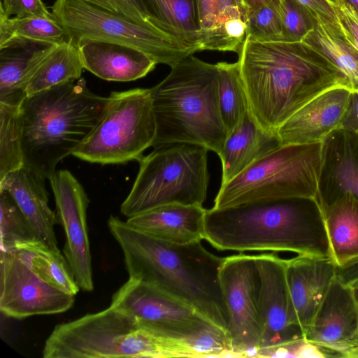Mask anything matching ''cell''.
<instances>
[{"label": "cell", "instance_id": "6da1fadb", "mask_svg": "<svg viewBox=\"0 0 358 358\" xmlns=\"http://www.w3.org/2000/svg\"><path fill=\"white\" fill-rule=\"evenodd\" d=\"M249 110L266 131L280 126L322 93L350 84L329 60L303 41L261 42L245 38L238 52Z\"/></svg>", "mask_w": 358, "mask_h": 358}, {"label": "cell", "instance_id": "7a4b0ae2", "mask_svg": "<svg viewBox=\"0 0 358 358\" xmlns=\"http://www.w3.org/2000/svg\"><path fill=\"white\" fill-rule=\"evenodd\" d=\"M107 224L122 251L129 278L189 305L227 333L229 313L220 280L224 257L209 252L201 241L177 244L159 240L116 216L110 215Z\"/></svg>", "mask_w": 358, "mask_h": 358}, {"label": "cell", "instance_id": "3957f363", "mask_svg": "<svg viewBox=\"0 0 358 358\" xmlns=\"http://www.w3.org/2000/svg\"><path fill=\"white\" fill-rule=\"evenodd\" d=\"M203 239L218 250L331 258L320 195L206 209Z\"/></svg>", "mask_w": 358, "mask_h": 358}, {"label": "cell", "instance_id": "277c9868", "mask_svg": "<svg viewBox=\"0 0 358 358\" xmlns=\"http://www.w3.org/2000/svg\"><path fill=\"white\" fill-rule=\"evenodd\" d=\"M108 100L83 78L27 96L21 104L24 164L48 180L97 125Z\"/></svg>", "mask_w": 358, "mask_h": 358}, {"label": "cell", "instance_id": "5b68a950", "mask_svg": "<svg viewBox=\"0 0 358 358\" xmlns=\"http://www.w3.org/2000/svg\"><path fill=\"white\" fill-rule=\"evenodd\" d=\"M150 92L156 122L154 149L190 143L219 155L227 132L219 108L216 64L190 55Z\"/></svg>", "mask_w": 358, "mask_h": 358}, {"label": "cell", "instance_id": "8992f818", "mask_svg": "<svg viewBox=\"0 0 358 358\" xmlns=\"http://www.w3.org/2000/svg\"><path fill=\"white\" fill-rule=\"evenodd\" d=\"M326 141L280 145L220 185L213 208L289 199L316 200L322 194Z\"/></svg>", "mask_w": 358, "mask_h": 358}, {"label": "cell", "instance_id": "52a82bcc", "mask_svg": "<svg viewBox=\"0 0 358 358\" xmlns=\"http://www.w3.org/2000/svg\"><path fill=\"white\" fill-rule=\"evenodd\" d=\"M42 352L44 358H164L151 326L110 306L55 326Z\"/></svg>", "mask_w": 358, "mask_h": 358}, {"label": "cell", "instance_id": "ba28073f", "mask_svg": "<svg viewBox=\"0 0 358 358\" xmlns=\"http://www.w3.org/2000/svg\"><path fill=\"white\" fill-rule=\"evenodd\" d=\"M208 151L198 145L173 143L143 156L120 213L129 218L168 204L203 206L210 179Z\"/></svg>", "mask_w": 358, "mask_h": 358}, {"label": "cell", "instance_id": "9c48e42d", "mask_svg": "<svg viewBox=\"0 0 358 358\" xmlns=\"http://www.w3.org/2000/svg\"><path fill=\"white\" fill-rule=\"evenodd\" d=\"M108 98L102 118L71 155L102 165L139 162L156 136L150 88L113 92Z\"/></svg>", "mask_w": 358, "mask_h": 358}, {"label": "cell", "instance_id": "30bf717a", "mask_svg": "<svg viewBox=\"0 0 358 358\" xmlns=\"http://www.w3.org/2000/svg\"><path fill=\"white\" fill-rule=\"evenodd\" d=\"M52 13L76 47L84 39L108 41L137 49L171 68L195 52L164 32L82 0H56Z\"/></svg>", "mask_w": 358, "mask_h": 358}, {"label": "cell", "instance_id": "8fae6325", "mask_svg": "<svg viewBox=\"0 0 358 358\" xmlns=\"http://www.w3.org/2000/svg\"><path fill=\"white\" fill-rule=\"evenodd\" d=\"M220 280L229 313L227 331L235 357H257L264 336L255 255L224 257Z\"/></svg>", "mask_w": 358, "mask_h": 358}, {"label": "cell", "instance_id": "7c38bea8", "mask_svg": "<svg viewBox=\"0 0 358 358\" xmlns=\"http://www.w3.org/2000/svg\"><path fill=\"white\" fill-rule=\"evenodd\" d=\"M75 295L43 279L14 248L0 252V310L22 319L69 310Z\"/></svg>", "mask_w": 358, "mask_h": 358}, {"label": "cell", "instance_id": "4fadbf2b", "mask_svg": "<svg viewBox=\"0 0 358 358\" xmlns=\"http://www.w3.org/2000/svg\"><path fill=\"white\" fill-rule=\"evenodd\" d=\"M286 260L275 252L255 255L259 277L258 303L264 325L259 357H269L276 348L304 338L289 294Z\"/></svg>", "mask_w": 358, "mask_h": 358}, {"label": "cell", "instance_id": "5bb4252c", "mask_svg": "<svg viewBox=\"0 0 358 358\" xmlns=\"http://www.w3.org/2000/svg\"><path fill=\"white\" fill-rule=\"evenodd\" d=\"M53 192L57 222L65 234L63 248L80 289H94L87 210L90 199L84 187L68 170L56 171L48 179Z\"/></svg>", "mask_w": 358, "mask_h": 358}, {"label": "cell", "instance_id": "9a60e30c", "mask_svg": "<svg viewBox=\"0 0 358 358\" xmlns=\"http://www.w3.org/2000/svg\"><path fill=\"white\" fill-rule=\"evenodd\" d=\"M110 306L146 322L166 338L212 324L189 305L131 278L113 294Z\"/></svg>", "mask_w": 358, "mask_h": 358}, {"label": "cell", "instance_id": "2e32d148", "mask_svg": "<svg viewBox=\"0 0 358 358\" xmlns=\"http://www.w3.org/2000/svg\"><path fill=\"white\" fill-rule=\"evenodd\" d=\"M304 338L330 357H346L358 345V305L354 289L336 275Z\"/></svg>", "mask_w": 358, "mask_h": 358}, {"label": "cell", "instance_id": "e0dca14e", "mask_svg": "<svg viewBox=\"0 0 358 358\" xmlns=\"http://www.w3.org/2000/svg\"><path fill=\"white\" fill-rule=\"evenodd\" d=\"M352 93L348 87H334L308 102L276 131L281 145L326 141L339 131Z\"/></svg>", "mask_w": 358, "mask_h": 358}, {"label": "cell", "instance_id": "ac0fdd59", "mask_svg": "<svg viewBox=\"0 0 358 358\" xmlns=\"http://www.w3.org/2000/svg\"><path fill=\"white\" fill-rule=\"evenodd\" d=\"M336 275L331 257L297 255L286 260L289 294L303 336Z\"/></svg>", "mask_w": 358, "mask_h": 358}, {"label": "cell", "instance_id": "d6986e66", "mask_svg": "<svg viewBox=\"0 0 358 358\" xmlns=\"http://www.w3.org/2000/svg\"><path fill=\"white\" fill-rule=\"evenodd\" d=\"M43 176L24 164L0 181V189L13 197L29 222L35 239L58 249L55 232L57 215L48 205V192Z\"/></svg>", "mask_w": 358, "mask_h": 358}, {"label": "cell", "instance_id": "ffe728a7", "mask_svg": "<svg viewBox=\"0 0 358 358\" xmlns=\"http://www.w3.org/2000/svg\"><path fill=\"white\" fill-rule=\"evenodd\" d=\"M76 47L84 69L107 81H134L147 76L157 65L144 52L119 43L84 39Z\"/></svg>", "mask_w": 358, "mask_h": 358}, {"label": "cell", "instance_id": "44dd1931", "mask_svg": "<svg viewBox=\"0 0 358 358\" xmlns=\"http://www.w3.org/2000/svg\"><path fill=\"white\" fill-rule=\"evenodd\" d=\"M199 51L238 53L246 38L248 10L242 0H197Z\"/></svg>", "mask_w": 358, "mask_h": 358}, {"label": "cell", "instance_id": "7402d4cb", "mask_svg": "<svg viewBox=\"0 0 358 358\" xmlns=\"http://www.w3.org/2000/svg\"><path fill=\"white\" fill-rule=\"evenodd\" d=\"M206 212L201 205L168 204L129 217L126 222L159 240L189 244L203 239Z\"/></svg>", "mask_w": 358, "mask_h": 358}, {"label": "cell", "instance_id": "603a6c76", "mask_svg": "<svg viewBox=\"0 0 358 358\" xmlns=\"http://www.w3.org/2000/svg\"><path fill=\"white\" fill-rule=\"evenodd\" d=\"M280 145L276 133L259 127L249 110L242 122L227 135L218 155L222 164L221 185Z\"/></svg>", "mask_w": 358, "mask_h": 358}, {"label": "cell", "instance_id": "cb8c5ba5", "mask_svg": "<svg viewBox=\"0 0 358 358\" xmlns=\"http://www.w3.org/2000/svg\"><path fill=\"white\" fill-rule=\"evenodd\" d=\"M331 259L341 266L358 257V199L342 192L331 202L320 196Z\"/></svg>", "mask_w": 358, "mask_h": 358}, {"label": "cell", "instance_id": "d4e9b609", "mask_svg": "<svg viewBox=\"0 0 358 358\" xmlns=\"http://www.w3.org/2000/svg\"><path fill=\"white\" fill-rule=\"evenodd\" d=\"M56 45L29 43L0 49V102L22 104L32 73Z\"/></svg>", "mask_w": 358, "mask_h": 358}, {"label": "cell", "instance_id": "484cf974", "mask_svg": "<svg viewBox=\"0 0 358 358\" xmlns=\"http://www.w3.org/2000/svg\"><path fill=\"white\" fill-rule=\"evenodd\" d=\"M150 22L185 48L199 51L197 0H142Z\"/></svg>", "mask_w": 358, "mask_h": 358}, {"label": "cell", "instance_id": "4316f807", "mask_svg": "<svg viewBox=\"0 0 358 358\" xmlns=\"http://www.w3.org/2000/svg\"><path fill=\"white\" fill-rule=\"evenodd\" d=\"M313 29L303 38L308 44L334 64L358 92V49L347 38L342 28L328 24L317 17Z\"/></svg>", "mask_w": 358, "mask_h": 358}, {"label": "cell", "instance_id": "83f0119b", "mask_svg": "<svg viewBox=\"0 0 358 358\" xmlns=\"http://www.w3.org/2000/svg\"><path fill=\"white\" fill-rule=\"evenodd\" d=\"M84 67L77 47L69 41L56 45L29 78L27 96L80 78Z\"/></svg>", "mask_w": 358, "mask_h": 358}, {"label": "cell", "instance_id": "f1b7e54d", "mask_svg": "<svg viewBox=\"0 0 358 358\" xmlns=\"http://www.w3.org/2000/svg\"><path fill=\"white\" fill-rule=\"evenodd\" d=\"M66 41V31L55 17H9L0 11V49L29 43L55 45Z\"/></svg>", "mask_w": 358, "mask_h": 358}, {"label": "cell", "instance_id": "f546056e", "mask_svg": "<svg viewBox=\"0 0 358 358\" xmlns=\"http://www.w3.org/2000/svg\"><path fill=\"white\" fill-rule=\"evenodd\" d=\"M11 248L43 279L69 294H78L80 287L59 248L52 249L36 239L17 243Z\"/></svg>", "mask_w": 358, "mask_h": 358}, {"label": "cell", "instance_id": "4dcf8cb0", "mask_svg": "<svg viewBox=\"0 0 358 358\" xmlns=\"http://www.w3.org/2000/svg\"><path fill=\"white\" fill-rule=\"evenodd\" d=\"M216 64L220 112L228 135L249 112V103L238 62Z\"/></svg>", "mask_w": 358, "mask_h": 358}, {"label": "cell", "instance_id": "1f68e13d", "mask_svg": "<svg viewBox=\"0 0 358 358\" xmlns=\"http://www.w3.org/2000/svg\"><path fill=\"white\" fill-rule=\"evenodd\" d=\"M24 165L21 105L0 102V181Z\"/></svg>", "mask_w": 358, "mask_h": 358}, {"label": "cell", "instance_id": "d6a6232c", "mask_svg": "<svg viewBox=\"0 0 358 358\" xmlns=\"http://www.w3.org/2000/svg\"><path fill=\"white\" fill-rule=\"evenodd\" d=\"M0 248L35 239L31 228L21 210L6 190L0 189Z\"/></svg>", "mask_w": 358, "mask_h": 358}, {"label": "cell", "instance_id": "836d02e7", "mask_svg": "<svg viewBox=\"0 0 358 358\" xmlns=\"http://www.w3.org/2000/svg\"><path fill=\"white\" fill-rule=\"evenodd\" d=\"M246 37L261 42L284 41L282 18L273 9L261 7L247 18Z\"/></svg>", "mask_w": 358, "mask_h": 358}, {"label": "cell", "instance_id": "e575fe53", "mask_svg": "<svg viewBox=\"0 0 358 358\" xmlns=\"http://www.w3.org/2000/svg\"><path fill=\"white\" fill-rule=\"evenodd\" d=\"M282 23L284 41H302L313 29L314 18L295 0H284Z\"/></svg>", "mask_w": 358, "mask_h": 358}, {"label": "cell", "instance_id": "d590c367", "mask_svg": "<svg viewBox=\"0 0 358 358\" xmlns=\"http://www.w3.org/2000/svg\"><path fill=\"white\" fill-rule=\"evenodd\" d=\"M82 1L103 10L127 17L139 24L156 29L150 22V17L142 0Z\"/></svg>", "mask_w": 358, "mask_h": 358}, {"label": "cell", "instance_id": "8d00e7d4", "mask_svg": "<svg viewBox=\"0 0 358 358\" xmlns=\"http://www.w3.org/2000/svg\"><path fill=\"white\" fill-rule=\"evenodd\" d=\"M334 178L341 193L348 192L358 199V161L350 154H344L338 160Z\"/></svg>", "mask_w": 358, "mask_h": 358}, {"label": "cell", "instance_id": "74e56055", "mask_svg": "<svg viewBox=\"0 0 358 358\" xmlns=\"http://www.w3.org/2000/svg\"><path fill=\"white\" fill-rule=\"evenodd\" d=\"M0 11L9 17H55L42 0H1Z\"/></svg>", "mask_w": 358, "mask_h": 358}, {"label": "cell", "instance_id": "f35d334b", "mask_svg": "<svg viewBox=\"0 0 358 358\" xmlns=\"http://www.w3.org/2000/svg\"><path fill=\"white\" fill-rule=\"evenodd\" d=\"M313 17H317L322 22L341 28L334 5L329 0H295Z\"/></svg>", "mask_w": 358, "mask_h": 358}, {"label": "cell", "instance_id": "ab89813d", "mask_svg": "<svg viewBox=\"0 0 358 358\" xmlns=\"http://www.w3.org/2000/svg\"><path fill=\"white\" fill-rule=\"evenodd\" d=\"M337 16L347 38L358 49V17L343 4L335 6Z\"/></svg>", "mask_w": 358, "mask_h": 358}, {"label": "cell", "instance_id": "60d3db41", "mask_svg": "<svg viewBox=\"0 0 358 358\" xmlns=\"http://www.w3.org/2000/svg\"><path fill=\"white\" fill-rule=\"evenodd\" d=\"M339 131L354 135L358 140V92H353L351 101Z\"/></svg>", "mask_w": 358, "mask_h": 358}, {"label": "cell", "instance_id": "b9f144b4", "mask_svg": "<svg viewBox=\"0 0 358 358\" xmlns=\"http://www.w3.org/2000/svg\"><path fill=\"white\" fill-rule=\"evenodd\" d=\"M336 276L352 288L358 287V257L336 266Z\"/></svg>", "mask_w": 358, "mask_h": 358}, {"label": "cell", "instance_id": "7bdbcfd3", "mask_svg": "<svg viewBox=\"0 0 358 358\" xmlns=\"http://www.w3.org/2000/svg\"><path fill=\"white\" fill-rule=\"evenodd\" d=\"M242 2L248 15L261 7L268 6L278 13L282 18L284 0H242Z\"/></svg>", "mask_w": 358, "mask_h": 358}, {"label": "cell", "instance_id": "ee69618b", "mask_svg": "<svg viewBox=\"0 0 358 358\" xmlns=\"http://www.w3.org/2000/svg\"><path fill=\"white\" fill-rule=\"evenodd\" d=\"M342 4L351 10L358 17V0H341Z\"/></svg>", "mask_w": 358, "mask_h": 358}, {"label": "cell", "instance_id": "f6af8a7d", "mask_svg": "<svg viewBox=\"0 0 358 358\" xmlns=\"http://www.w3.org/2000/svg\"><path fill=\"white\" fill-rule=\"evenodd\" d=\"M330 2H331L334 5H340L342 3L341 0H329Z\"/></svg>", "mask_w": 358, "mask_h": 358}, {"label": "cell", "instance_id": "bcb514c9", "mask_svg": "<svg viewBox=\"0 0 358 358\" xmlns=\"http://www.w3.org/2000/svg\"><path fill=\"white\" fill-rule=\"evenodd\" d=\"M353 289H354L355 296V299H356V301H357V303L358 305V287L353 288Z\"/></svg>", "mask_w": 358, "mask_h": 358}, {"label": "cell", "instance_id": "7dc6e473", "mask_svg": "<svg viewBox=\"0 0 358 358\" xmlns=\"http://www.w3.org/2000/svg\"></svg>", "mask_w": 358, "mask_h": 358}]
</instances>
